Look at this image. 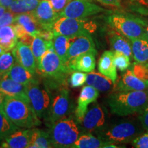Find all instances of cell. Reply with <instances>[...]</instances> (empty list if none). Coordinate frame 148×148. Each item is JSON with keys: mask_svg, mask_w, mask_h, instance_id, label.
Masks as SVG:
<instances>
[{"mask_svg": "<svg viewBox=\"0 0 148 148\" xmlns=\"http://www.w3.org/2000/svg\"><path fill=\"white\" fill-rule=\"evenodd\" d=\"M108 104L111 112L117 116L140 112L148 105V91H115L108 97Z\"/></svg>", "mask_w": 148, "mask_h": 148, "instance_id": "obj_1", "label": "cell"}, {"mask_svg": "<svg viewBox=\"0 0 148 148\" xmlns=\"http://www.w3.org/2000/svg\"><path fill=\"white\" fill-rule=\"evenodd\" d=\"M3 111L18 127L30 129L40 125V119L28 99L5 97Z\"/></svg>", "mask_w": 148, "mask_h": 148, "instance_id": "obj_2", "label": "cell"}, {"mask_svg": "<svg viewBox=\"0 0 148 148\" xmlns=\"http://www.w3.org/2000/svg\"><path fill=\"white\" fill-rule=\"evenodd\" d=\"M38 69L44 77L50 79L49 87L57 88L64 84L66 76L70 73L67 65L62 62L54 49H48L42 56L37 65Z\"/></svg>", "mask_w": 148, "mask_h": 148, "instance_id": "obj_3", "label": "cell"}, {"mask_svg": "<svg viewBox=\"0 0 148 148\" xmlns=\"http://www.w3.org/2000/svg\"><path fill=\"white\" fill-rule=\"evenodd\" d=\"M107 22L112 29L130 38H143L147 36V22L143 18L131 14L114 12L107 18Z\"/></svg>", "mask_w": 148, "mask_h": 148, "instance_id": "obj_4", "label": "cell"}, {"mask_svg": "<svg viewBox=\"0 0 148 148\" xmlns=\"http://www.w3.org/2000/svg\"><path fill=\"white\" fill-rule=\"evenodd\" d=\"M49 133L53 147H71L79 137L78 127L73 119L64 118L50 125Z\"/></svg>", "mask_w": 148, "mask_h": 148, "instance_id": "obj_5", "label": "cell"}, {"mask_svg": "<svg viewBox=\"0 0 148 148\" xmlns=\"http://www.w3.org/2000/svg\"><path fill=\"white\" fill-rule=\"evenodd\" d=\"M142 128L137 123L133 121H121L111 125L107 130L97 132V136L103 141L115 144L132 142L136 136L142 133Z\"/></svg>", "mask_w": 148, "mask_h": 148, "instance_id": "obj_6", "label": "cell"}, {"mask_svg": "<svg viewBox=\"0 0 148 148\" xmlns=\"http://www.w3.org/2000/svg\"><path fill=\"white\" fill-rule=\"evenodd\" d=\"M51 29L54 34L73 38L81 35H90L95 31L96 25L81 18L59 16L53 23Z\"/></svg>", "mask_w": 148, "mask_h": 148, "instance_id": "obj_7", "label": "cell"}, {"mask_svg": "<svg viewBox=\"0 0 148 148\" xmlns=\"http://www.w3.org/2000/svg\"><path fill=\"white\" fill-rule=\"evenodd\" d=\"M25 91L38 117L47 119L51 101L47 89L42 87L37 79H34L25 85Z\"/></svg>", "mask_w": 148, "mask_h": 148, "instance_id": "obj_8", "label": "cell"}, {"mask_svg": "<svg viewBox=\"0 0 148 148\" xmlns=\"http://www.w3.org/2000/svg\"><path fill=\"white\" fill-rule=\"evenodd\" d=\"M105 11L104 8L90 0H71L59 13V16L84 19Z\"/></svg>", "mask_w": 148, "mask_h": 148, "instance_id": "obj_9", "label": "cell"}, {"mask_svg": "<svg viewBox=\"0 0 148 148\" xmlns=\"http://www.w3.org/2000/svg\"><path fill=\"white\" fill-rule=\"evenodd\" d=\"M69 91L66 86L60 87L56 92L51 102L47 121L52 124L58 120L66 118L69 112Z\"/></svg>", "mask_w": 148, "mask_h": 148, "instance_id": "obj_10", "label": "cell"}, {"mask_svg": "<svg viewBox=\"0 0 148 148\" xmlns=\"http://www.w3.org/2000/svg\"><path fill=\"white\" fill-rule=\"evenodd\" d=\"M35 18L41 29H51L52 25L59 16L49 1L40 0V3L32 12H29Z\"/></svg>", "mask_w": 148, "mask_h": 148, "instance_id": "obj_11", "label": "cell"}, {"mask_svg": "<svg viewBox=\"0 0 148 148\" xmlns=\"http://www.w3.org/2000/svg\"><path fill=\"white\" fill-rule=\"evenodd\" d=\"M114 91H133L148 89V81L136 77L130 69H127L120 79L114 84Z\"/></svg>", "mask_w": 148, "mask_h": 148, "instance_id": "obj_12", "label": "cell"}, {"mask_svg": "<svg viewBox=\"0 0 148 148\" xmlns=\"http://www.w3.org/2000/svg\"><path fill=\"white\" fill-rule=\"evenodd\" d=\"M86 52L97 53L95 43L90 34L81 35L71 38L67 53L68 61Z\"/></svg>", "mask_w": 148, "mask_h": 148, "instance_id": "obj_13", "label": "cell"}, {"mask_svg": "<svg viewBox=\"0 0 148 148\" xmlns=\"http://www.w3.org/2000/svg\"><path fill=\"white\" fill-rule=\"evenodd\" d=\"M12 53L18 64L23 66L31 73H36V61L29 46L19 42L16 44L14 49H12Z\"/></svg>", "mask_w": 148, "mask_h": 148, "instance_id": "obj_14", "label": "cell"}, {"mask_svg": "<svg viewBox=\"0 0 148 148\" xmlns=\"http://www.w3.org/2000/svg\"><path fill=\"white\" fill-rule=\"evenodd\" d=\"M99 95V91L89 85L84 86L82 88L77 99V106L75 109V116L78 121H82L87 112L88 105L95 102Z\"/></svg>", "mask_w": 148, "mask_h": 148, "instance_id": "obj_15", "label": "cell"}, {"mask_svg": "<svg viewBox=\"0 0 148 148\" xmlns=\"http://www.w3.org/2000/svg\"><path fill=\"white\" fill-rule=\"evenodd\" d=\"M106 117L102 108L99 106L92 107L82 120L84 128L89 132H98L105 123Z\"/></svg>", "mask_w": 148, "mask_h": 148, "instance_id": "obj_16", "label": "cell"}, {"mask_svg": "<svg viewBox=\"0 0 148 148\" xmlns=\"http://www.w3.org/2000/svg\"><path fill=\"white\" fill-rule=\"evenodd\" d=\"M97 53L86 52L71 58L66 63L71 72L78 71L90 73L95 68V55Z\"/></svg>", "mask_w": 148, "mask_h": 148, "instance_id": "obj_17", "label": "cell"}, {"mask_svg": "<svg viewBox=\"0 0 148 148\" xmlns=\"http://www.w3.org/2000/svg\"><path fill=\"white\" fill-rule=\"evenodd\" d=\"M0 91L5 97H18L29 100L25 91V85L5 76L0 78Z\"/></svg>", "mask_w": 148, "mask_h": 148, "instance_id": "obj_18", "label": "cell"}, {"mask_svg": "<svg viewBox=\"0 0 148 148\" xmlns=\"http://www.w3.org/2000/svg\"><path fill=\"white\" fill-rule=\"evenodd\" d=\"M98 71L103 75L110 78L113 84L117 81V71L114 61V51L106 50L98 60Z\"/></svg>", "mask_w": 148, "mask_h": 148, "instance_id": "obj_19", "label": "cell"}, {"mask_svg": "<svg viewBox=\"0 0 148 148\" xmlns=\"http://www.w3.org/2000/svg\"><path fill=\"white\" fill-rule=\"evenodd\" d=\"M108 38L114 51L122 52L130 58H132V45L128 38L114 29L109 31Z\"/></svg>", "mask_w": 148, "mask_h": 148, "instance_id": "obj_20", "label": "cell"}, {"mask_svg": "<svg viewBox=\"0 0 148 148\" xmlns=\"http://www.w3.org/2000/svg\"><path fill=\"white\" fill-rule=\"evenodd\" d=\"M135 62L148 66V36L129 39Z\"/></svg>", "mask_w": 148, "mask_h": 148, "instance_id": "obj_21", "label": "cell"}, {"mask_svg": "<svg viewBox=\"0 0 148 148\" xmlns=\"http://www.w3.org/2000/svg\"><path fill=\"white\" fill-rule=\"evenodd\" d=\"M30 129L18 130L7 136L1 143V147L5 148L28 147Z\"/></svg>", "mask_w": 148, "mask_h": 148, "instance_id": "obj_22", "label": "cell"}, {"mask_svg": "<svg viewBox=\"0 0 148 148\" xmlns=\"http://www.w3.org/2000/svg\"><path fill=\"white\" fill-rule=\"evenodd\" d=\"M86 83L87 85L95 88L100 92H106L112 87L113 82L110 78L107 77L101 73L90 72L86 77Z\"/></svg>", "mask_w": 148, "mask_h": 148, "instance_id": "obj_23", "label": "cell"}, {"mask_svg": "<svg viewBox=\"0 0 148 148\" xmlns=\"http://www.w3.org/2000/svg\"><path fill=\"white\" fill-rule=\"evenodd\" d=\"M34 75V73H31L23 66L20 65L16 62V64L14 63L5 76L13 79L14 81L20 84L27 85L34 80L35 78Z\"/></svg>", "mask_w": 148, "mask_h": 148, "instance_id": "obj_24", "label": "cell"}, {"mask_svg": "<svg viewBox=\"0 0 148 148\" xmlns=\"http://www.w3.org/2000/svg\"><path fill=\"white\" fill-rule=\"evenodd\" d=\"M28 147H53L49 133L36 128H30V137Z\"/></svg>", "mask_w": 148, "mask_h": 148, "instance_id": "obj_25", "label": "cell"}, {"mask_svg": "<svg viewBox=\"0 0 148 148\" xmlns=\"http://www.w3.org/2000/svg\"><path fill=\"white\" fill-rule=\"evenodd\" d=\"M17 40L13 25H6L0 28V47L3 51L14 49L17 44Z\"/></svg>", "mask_w": 148, "mask_h": 148, "instance_id": "obj_26", "label": "cell"}, {"mask_svg": "<svg viewBox=\"0 0 148 148\" xmlns=\"http://www.w3.org/2000/svg\"><path fill=\"white\" fill-rule=\"evenodd\" d=\"M14 23L21 25L27 34L34 36H36L38 31L41 29V27L30 13L16 14L14 16Z\"/></svg>", "mask_w": 148, "mask_h": 148, "instance_id": "obj_27", "label": "cell"}, {"mask_svg": "<svg viewBox=\"0 0 148 148\" xmlns=\"http://www.w3.org/2000/svg\"><path fill=\"white\" fill-rule=\"evenodd\" d=\"M71 38L61 34H54L52 39L53 49L60 60L64 64L67 63V53Z\"/></svg>", "mask_w": 148, "mask_h": 148, "instance_id": "obj_28", "label": "cell"}, {"mask_svg": "<svg viewBox=\"0 0 148 148\" xmlns=\"http://www.w3.org/2000/svg\"><path fill=\"white\" fill-rule=\"evenodd\" d=\"M40 0H13L8 8L14 15L32 12L40 3Z\"/></svg>", "mask_w": 148, "mask_h": 148, "instance_id": "obj_29", "label": "cell"}, {"mask_svg": "<svg viewBox=\"0 0 148 148\" xmlns=\"http://www.w3.org/2000/svg\"><path fill=\"white\" fill-rule=\"evenodd\" d=\"M108 142L103 141L99 138L91 134H84L77 138L71 146L72 148H101L108 144Z\"/></svg>", "mask_w": 148, "mask_h": 148, "instance_id": "obj_30", "label": "cell"}, {"mask_svg": "<svg viewBox=\"0 0 148 148\" xmlns=\"http://www.w3.org/2000/svg\"><path fill=\"white\" fill-rule=\"evenodd\" d=\"M52 47H53L52 40L47 41V40L42 39L38 36H35L34 37V39L30 45V48L34 56V58L36 59L37 65L40 62V59L44 53L48 49Z\"/></svg>", "mask_w": 148, "mask_h": 148, "instance_id": "obj_31", "label": "cell"}, {"mask_svg": "<svg viewBox=\"0 0 148 148\" xmlns=\"http://www.w3.org/2000/svg\"><path fill=\"white\" fill-rule=\"evenodd\" d=\"M19 127L9 119L3 110H0V140H4L9 135L18 130Z\"/></svg>", "mask_w": 148, "mask_h": 148, "instance_id": "obj_32", "label": "cell"}, {"mask_svg": "<svg viewBox=\"0 0 148 148\" xmlns=\"http://www.w3.org/2000/svg\"><path fill=\"white\" fill-rule=\"evenodd\" d=\"M125 4L131 12L148 15V0H125Z\"/></svg>", "mask_w": 148, "mask_h": 148, "instance_id": "obj_33", "label": "cell"}, {"mask_svg": "<svg viewBox=\"0 0 148 148\" xmlns=\"http://www.w3.org/2000/svg\"><path fill=\"white\" fill-rule=\"evenodd\" d=\"M14 57L10 51H4L0 55V78L5 76L14 65Z\"/></svg>", "mask_w": 148, "mask_h": 148, "instance_id": "obj_34", "label": "cell"}, {"mask_svg": "<svg viewBox=\"0 0 148 148\" xmlns=\"http://www.w3.org/2000/svg\"><path fill=\"white\" fill-rule=\"evenodd\" d=\"M114 61L116 69L120 71H126L131 65L130 58L119 51H114Z\"/></svg>", "mask_w": 148, "mask_h": 148, "instance_id": "obj_35", "label": "cell"}, {"mask_svg": "<svg viewBox=\"0 0 148 148\" xmlns=\"http://www.w3.org/2000/svg\"><path fill=\"white\" fill-rule=\"evenodd\" d=\"M130 70L134 75L142 80L148 81V66L135 62L131 66Z\"/></svg>", "mask_w": 148, "mask_h": 148, "instance_id": "obj_36", "label": "cell"}, {"mask_svg": "<svg viewBox=\"0 0 148 148\" xmlns=\"http://www.w3.org/2000/svg\"><path fill=\"white\" fill-rule=\"evenodd\" d=\"M87 74L84 72L75 71L72 72L69 79V83L71 87L75 88L82 86L86 82Z\"/></svg>", "mask_w": 148, "mask_h": 148, "instance_id": "obj_37", "label": "cell"}, {"mask_svg": "<svg viewBox=\"0 0 148 148\" xmlns=\"http://www.w3.org/2000/svg\"><path fill=\"white\" fill-rule=\"evenodd\" d=\"M132 142L134 147L148 148V131L141 135H138Z\"/></svg>", "mask_w": 148, "mask_h": 148, "instance_id": "obj_38", "label": "cell"}, {"mask_svg": "<svg viewBox=\"0 0 148 148\" xmlns=\"http://www.w3.org/2000/svg\"><path fill=\"white\" fill-rule=\"evenodd\" d=\"M14 16L15 15L10 10L5 11L2 16L0 17V28L6 25H12L14 23Z\"/></svg>", "mask_w": 148, "mask_h": 148, "instance_id": "obj_39", "label": "cell"}, {"mask_svg": "<svg viewBox=\"0 0 148 148\" xmlns=\"http://www.w3.org/2000/svg\"><path fill=\"white\" fill-rule=\"evenodd\" d=\"M47 1L50 2L56 12L60 13L71 0H47Z\"/></svg>", "mask_w": 148, "mask_h": 148, "instance_id": "obj_40", "label": "cell"}, {"mask_svg": "<svg viewBox=\"0 0 148 148\" xmlns=\"http://www.w3.org/2000/svg\"><path fill=\"white\" fill-rule=\"evenodd\" d=\"M138 119L143 129L146 131H148V105L140 112Z\"/></svg>", "mask_w": 148, "mask_h": 148, "instance_id": "obj_41", "label": "cell"}, {"mask_svg": "<svg viewBox=\"0 0 148 148\" xmlns=\"http://www.w3.org/2000/svg\"><path fill=\"white\" fill-rule=\"evenodd\" d=\"M97 1L101 4L108 6L116 7V8H120L121 6V0H97Z\"/></svg>", "mask_w": 148, "mask_h": 148, "instance_id": "obj_42", "label": "cell"}, {"mask_svg": "<svg viewBox=\"0 0 148 148\" xmlns=\"http://www.w3.org/2000/svg\"><path fill=\"white\" fill-rule=\"evenodd\" d=\"M12 25H13L14 32H15V34L16 35V36H17L18 39H19L20 38H21L22 36H24V35L27 34L26 31L25 30V29H24L21 25L14 23L12 24Z\"/></svg>", "mask_w": 148, "mask_h": 148, "instance_id": "obj_43", "label": "cell"}, {"mask_svg": "<svg viewBox=\"0 0 148 148\" xmlns=\"http://www.w3.org/2000/svg\"><path fill=\"white\" fill-rule=\"evenodd\" d=\"M12 1H13V0H0V5L5 7V8H8L11 3H12Z\"/></svg>", "mask_w": 148, "mask_h": 148, "instance_id": "obj_44", "label": "cell"}, {"mask_svg": "<svg viewBox=\"0 0 148 148\" xmlns=\"http://www.w3.org/2000/svg\"><path fill=\"white\" fill-rule=\"evenodd\" d=\"M5 96L3 95V93L0 91V110H3V103H4L5 100Z\"/></svg>", "mask_w": 148, "mask_h": 148, "instance_id": "obj_45", "label": "cell"}, {"mask_svg": "<svg viewBox=\"0 0 148 148\" xmlns=\"http://www.w3.org/2000/svg\"><path fill=\"white\" fill-rule=\"evenodd\" d=\"M6 8H5V7L0 5V17H1V16H2V14L6 11Z\"/></svg>", "mask_w": 148, "mask_h": 148, "instance_id": "obj_46", "label": "cell"}, {"mask_svg": "<svg viewBox=\"0 0 148 148\" xmlns=\"http://www.w3.org/2000/svg\"><path fill=\"white\" fill-rule=\"evenodd\" d=\"M4 51H3V49H1V47H0V55H1V54H2V53H3V52H4Z\"/></svg>", "mask_w": 148, "mask_h": 148, "instance_id": "obj_47", "label": "cell"}, {"mask_svg": "<svg viewBox=\"0 0 148 148\" xmlns=\"http://www.w3.org/2000/svg\"><path fill=\"white\" fill-rule=\"evenodd\" d=\"M146 34H147L148 36V25H147V27H146Z\"/></svg>", "mask_w": 148, "mask_h": 148, "instance_id": "obj_48", "label": "cell"}]
</instances>
